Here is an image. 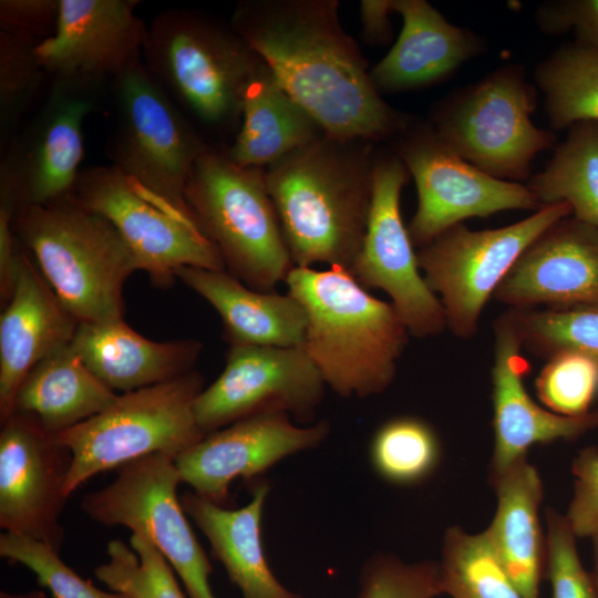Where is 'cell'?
I'll list each match as a JSON object with an SVG mask.
<instances>
[{
	"mask_svg": "<svg viewBox=\"0 0 598 598\" xmlns=\"http://www.w3.org/2000/svg\"><path fill=\"white\" fill-rule=\"evenodd\" d=\"M338 7L336 0L241 1L229 23L326 134L394 140L412 120L375 89Z\"/></svg>",
	"mask_w": 598,
	"mask_h": 598,
	"instance_id": "cell-1",
	"label": "cell"
},
{
	"mask_svg": "<svg viewBox=\"0 0 598 598\" xmlns=\"http://www.w3.org/2000/svg\"><path fill=\"white\" fill-rule=\"evenodd\" d=\"M375 144L324 133L265 168L295 267L351 271L371 208Z\"/></svg>",
	"mask_w": 598,
	"mask_h": 598,
	"instance_id": "cell-2",
	"label": "cell"
},
{
	"mask_svg": "<svg viewBox=\"0 0 598 598\" xmlns=\"http://www.w3.org/2000/svg\"><path fill=\"white\" fill-rule=\"evenodd\" d=\"M285 282L306 312L302 348L324 383L346 398L386 390L410 334L393 305L341 267L293 266Z\"/></svg>",
	"mask_w": 598,
	"mask_h": 598,
	"instance_id": "cell-3",
	"label": "cell"
},
{
	"mask_svg": "<svg viewBox=\"0 0 598 598\" xmlns=\"http://www.w3.org/2000/svg\"><path fill=\"white\" fill-rule=\"evenodd\" d=\"M12 227L58 299L80 323L123 318V287L140 268L110 221L68 196L19 208Z\"/></svg>",
	"mask_w": 598,
	"mask_h": 598,
	"instance_id": "cell-4",
	"label": "cell"
},
{
	"mask_svg": "<svg viewBox=\"0 0 598 598\" xmlns=\"http://www.w3.org/2000/svg\"><path fill=\"white\" fill-rule=\"evenodd\" d=\"M143 56L192 123L238 131L245 91L262 60L230 23L190 9L163 11L147 27Z\"/></svg>",
	"mask_w": 598,
	"mask_h": 598,
	"instance_id": "cell-5",
	"label": "cell"
},
{
	"mask_svg": "<svg viewBox=\"0 0 598 598\" xmlns=\"http://www.w3.org/2000/svg\"><path fill=\"white\" fill-rule=\"evenodd\" d=\"M185 199L226 270L247 287L275 291L292 269L265 168L235 163L209 146L196 161Z\"/></svg>",
	"mask_w": 598,
	"mask_h": 598,
	"instance_id": "cell-6",
	"label": "cell"
},
{
	"mask_svg": "<svg viewBox=\"0 0 598 598\" xmlns=\"http://www.w3.org/2000/svg\"><path fill=\"white\" fill-rule=\"evenodd\" d=\"M204 378L192 370L176 379L122 393L104 411L55 434L72 454L68 497L101 472L164 454L176 460L198 443L194 404Z\"/></svg>",
	"mask_w": 598,
	"mask_h": 598,
	"instance_id": "cell-7",
	"label": "cell"
},
{
	"mask_svg": "<svg viewBox=\"0 0 598 598\" xmlns=\"http://www.w3.org/2000/svg\"><path fill=\"white\" fill-rule=\"evenodd\" d=\"M536 86L523 66L503 65L440 101L429 121L461 158L503 181L530 178L535 156L556 146V133L536 126Z\"/></svg>",
	"mask_w": 598,
	"mask_h": 598,
	"instance_id": "cell-8",
	"label": "cell"
},
{
	"mask_svg": "<svg viewBox=\"0 0 598 598\" xmlns=\"http://www.w3.org/2000/svg\"><path fill=\"white\" fill-rule=\"evenodd\" d=\"M113 166L193 218L185 199L190 172L209 145L141 60L109 84ZM194 219V218H193Z\"/></svg>",
	"mask_w": 598,
	"mask_h": 598,
	"instance_id": "cell-9",
	"label": "cell"
},
{
	"mask_svg": "<svg viewBox=\"0 0 598 598\" xmlns=\"http://www.w3.org/2000/svg\"><path fill=\"white\" fill-rule=\"evenodd\" d=\"M109 84L50 78L37 110L1 148L0 204L14 213L68 197L80 175L85 118L103 109Z\"/></svg>",
	"mask_w": 598,
	"mask_h": 598,
	"instance_id": "cell-10",
	"label": "cell"
},
{
	"mask_svg": "<svg viewBox=\"0 0 598 598\" xmlns=\"http://www.w3.org/2000/svg\"><path fill=\"white\" fill-rule=\"evenodd\" d=\"M570 215V205L563 202L495 229L472 230L458 224L419 248V267L443 306L447 329L457 338H473L486 302L523 251Z\"/></svg>",
	"mask_w": 598,
	"mask_h": 598,
	"instance_id": "cell-11",
	"label": "cell"
},
{
	"mask_svg": "<svg viewBox=\"0 0 598 598\" xmlns=\"http://www.w3.org/2000/svg\"><path fill=\"white\" fill-rule=\"evenodd\" d=\"M69 196L110 221L156 286H171L182 267L226 270L217 248L193 218L113 165L81 169Z\"/></svg>",
	"mask_w": 598,
	"mask_h": 598,
	"instance_id": "cell-12",
	"label": "cell"
},
{
	"mask_svg": "<svg viewBox=\"0 0 598 598\" xmlns=\"http://www.w3.org/2000/svg\"><path fill=\"white\" fill-rule=\"evenodd\" d=\"M182 483L175 460L152 454L117 468L105 487L90 492L81 508L105 526H125L150 542L179 576L189 598H216L212 564L177 496Z\"/></svg>",
	"mask_w": 598,
	"mask_h": 598,
	"instance_id": "cell-13",
	"label": "cell"
},
{
	"mask_svg": "<svg viewBox=\"0 0 598 598\" xmlns=\"http://www.w3.org/2000/svg\"><path fill=\"white\" fill-rule=\"evenodd\" d=\"M393 141L417 190L416 212L408 225L414 247L425 246L468 218L543 207L526 185L495 178L461 158L429 121L412 120Z\"/></svg>",
	"mask_w": 598,
	"mask_h": 598,
	"instance_id": "cell-14",
	"label": "cell"
},
{
	"mask_svg": "<svg viewBox=\"0 0 598 598\" xmlns=\"http://www.w3.org/2000/svg\"><path fill=\"white\" fill-rule=\"evenodd\" d=\"M410 176L393 148L375 151L367 230L350 272L362 287L389 295L410 334L435 337L447 329L445 312L420 272L400 209L401 192Z\"/></svg>",
	"mask_w": 598,
	"mask_h": 598,
	"instance_id": "cell-15",
	"label": "cell"
},
{
	"mask_svg": "<svg viewBox=\"0 0 598 598\" xmlns=\"http://www.w3.org/2000/svg\"><path fill=\"white\" fill-rule=\"evenodd\" d=\"M324 385L302 347L233 344L223 372L196 398L195 419L205 435L261 413L310 423Z\"/></svg>",
	"mask_w": 598,
	"mask_h": 598,
	"instance_id": "cell-16",
	"label": "cell"
},
{
	"mask_svg": "<svg viewBox=\"0 0 598 598\" xmlns=\"http://www.w3.org/2000/svg\"><path fill=\"white\" fill-rule=\"evenodd\" d=\"M71 463V451L33 415L16 411L1 422V528L60 551Z\"/></svg>",
	"mask_w": 598,
	"mask_h": 598,
	"instance_id": "cell-17",
	"label": "cell"
},
{
	"mask_svg": "<svg viewBox=\"0 0 598 598\" xmlns=\"http://www.w3.org/2000/svg\"><path fill=\"white\" fill-rule=\"evenodd\" d=\"M328 433L324 421L298 426L286 413H261L206 434L175 464L182 483L224 506L234 480L259 476L285 457L316 447Z\"/></svg>",
	"mask_w": 598,
	"mask_h": 598,
	"instance_id": "cell-18",
	"label": "cell"
},
{
	"mask_svg": "<svg viewBox=\"0 0 598 598\" xmlns=\"http://www.w3.org/2000/svg\"><path fill=\"white\" fill-rule=\"evenodd\" d=\"M135 0H60L55 31L35 45L50 78L109 84L141 61L147 25Z\"/></svg>",
	"mask_w": 598,
	"mask_h": 598,
	"instance_id": "cell-19",
	"label": "cell"
},
{
	"mask_svg": "<svg viewBox=\"0 0 598 598\" xmlns=\"http://www.w3.org/2000/svg\"><path fill=\"white\" fill-rule=\"evenodd\" d=\"M493 298L514 309L598 307V227L573 215L545 229Z\"/></svg>",
	"mask_w": 598,
	"mask_h": 598,
	"instance_id": "cell-20",
	"label": "cell"
},
{
	"mask_svg": "<svg viewBox=\"0 0 598 598\" xmlns=\"http://www.w3.org/2000/svg\"><path fill=\"white\" fill-rule=\"evenodd\" d=\"M493 330L494 448L491 473H498L527 457L535 445L573 441L598 430V409L578 416H565L536 403L524 384L530 364L522 354L520 339L506 311L496 318Z\"/></svg>",
	"mask_w": 598,
	"mask_h": 598,
	"instance_id": "cell-21",
	"label": "cell"
},
{
	"mask_svg": "<svg viewBox=\"0 0 598 598\" xmlns=\"http://www.w3.org/2000/svg\"><path fill=\"white\" fill-rule=\"evenodd\" d=\"M2 310L1 422L13 414L16 395L27 374L45 357L70 344L80 323L58 299L23 246L14 291Z\"/></svg>",
	"mask_w": 598,
	"mask_h": 598,
	"instance_id": "cell-22",
	"label": "cell"
},
{
	"mask_svg": "<svg viewBox=\"0 0 598 598\" xmlns=\"http://www.w3.org/2000/svg\"><path fill=\"white\" fill-rule=\"evenodd\" d=\"M402 17V30L388 54L370 70L381 93L434 85L485 49L471 30L450 23L425 0H392Z\"/></svg>",
	"mask_w": 598,
	"mask_h": 598,
	"instance_id": "cell-23",
	"label": "cell"
},
{
	"mask_svg": "<svg viewBox=\"0 0 598 598\" xmlns=\"http://www.w3.org/2000/svg\"><path fill=\"white\" fill-rule=\"evenodd\" d=\"M71 346L93 374L114 392L123 393L192 371L203 348L193 339L150 340L123 318L79 323Z\"/></svg>",
	"mask_w": 598,
	"mask_h": 598,
	"instance_id": "cell-24",
	"label": "cell"
},
{
	"mask_svg": "<svg viewBox=\"0 0 598 598\" xmlns=\"http://www.w3.org/2000/svg\"><path fill=\"white\" fill-rule=\"evenodd\" d=\"M176 278L219 313L229 346H303L306 312L289 293L251 289L227 270L182 267Z\"/></svg>",
	"mask_w": 598,
	"mask_h": 598,
	"instance_id": "cell-25",
	"label": "cell"
},
{
	"mask_svg": "<svg viewBox=\"0 0 598 598\" xmlns=\"http://www.w3.org/2000/svg\"><path fill=\"white\" fill-rule=\"evenodd\" d=\"M497 506L484 530L503 567L524 598H540L545 533L539 509L544 487L537 468L522 458L489 473Z\"/></svg>",
	"mask_w": 598,
	"mask_h": 598,
	"instance_id": "cell-26",
	"label": "cell"
},
{
	"mask_svg": "<svg viewBox=\"0 0 598 598\" xmlns=\"http://www.w3.org/2000/svg\"><path fill=\"white\" fill-rule=\"evenodd\" d=\"M269 485L260 482L250 502L229 509L195 492H185L182 506L208 539L214 556L223 564L243 598H300L272 574L262 546L261 518Z\"/></svg>",
	"mask_w": 598,
	"mask_h": 598,
	"instance_id": "cell-27",
	"label": "cell"
},
{
	"mask_svg": "<svg viewBox=\"0 0 598 598\" xmlns=\"http://www.w3.org/2000/svg\"><path fill=\"white\" fill-rule=\"evenodd\" d=\"M323 134L262 61L245 91L240 125L227 153L241 166L266 168Z\"/></svg>",
	"mask_w": 598,
	"mask_h": 598,
	"instance_id": "cell-28",
	"label": "cell"
},
{
	"mask_svg": "<svg viewBox=\"0 0 598 598\" xmlns=\"http://www.w3.org/2000/svg\"><path fill=\"white\" fill-rule=\"evenodd\" d=\"M117 396L87 369L70 343L27 374L16 395L14 412L33 415L56 434L104 411Z\"/></svg>",
	"mask_w": 598,
	"mask_h": 598,
	"instance_id": "cell-29",
	"label": "cell"
},
{
	"mask_svg": "<svg viewBox=\"0 0 598 598\" xmlns=\"http://www.w3.org/2000/svg\"><path fill=\"white\" fill-rule=\"evenodd\" d=\"M525 185L542 206L566 202L575 218L598 227V121L571 125L546 167Z\"/></svg>",
	"mask_w": 598,
	"mask_h": 598,
	"instance_id": "cell-30",
	"label": "cell"
},
{
	"mask_svg": "<svg viewBox=\"0 0 598 598\" xmlns=\"http://www.w3.org/2000/svg\"><path fill=\"white\" fill-rule=\"evenodd\" d=\"M550 130L598 121V52L575 41L557 48L535 70Z\"/></svg>",
	"mask_w": 598,
	"mask_h": 598,
	"instance_id": "cell-31",
	"label": "cell"
},
{
	"mask_svg": "<svg viewBox=\"0 0 598 598\" xmlns=\"http://www.w3.org/2000/svg\"><path fill=\"white\" fill-rule=\"evenodd\" d=\"M369 458L385 482L413 486L430 478L442 460V443L425 420L400 415L382 423L371 437Z\"/></svg>",
	"mask_w": 598,
	"mask_h": 598,
	"instance_id": "cell-32",
	"label": "cell"
},
{
	"mask_svg": "<svg viewBox=\"0 0 598 598\" xmlns=\"http://www.w3.org/2000/svg\"><path fill=\"white\" fill-rule=\"evenodd\" d=\"M439 566L443 594L452 598H524L484 530L446 529Z\"/></svg>",
	"mask_w": 598,
	"mask_h": 598,
	"instance_id": "cell-33",
	"label": "cell"
},
{
	"mask_svg": "<svg viewBox=\"0 0 598 598\" xmlns=\"http://www.w3.org/2000/svg\"><path fill=\"white\" fill-rule=\"evenodd\" d=\"M522 347L548 360L557 353H581L598 364V307L568 309L509 308Z\"/></svg>",
	"mask_w": 598,
	"mask_h": 598,
	"instance_id": "cell-34",
	"label": "cell"
},
{
	"mask_svg": "<svg viewBox=\"0 0 598 598\" xmlns=\"http://www.w3.org/2000/svg\"><path fill=\"white\" fill-rule=\"evenodd\" d=\"M106 551L109 560L94 575L111 591L125 598H185L172 566L142 536L132 534L130 546L112 539Z\"/></svg>",
	"mask_w": 598,
	"mask_h": 598,
	"instance_id": "cell-35",
	"label": "cell"
},
{
	"mask_svg": "<svg viewBox=\"0 0 598 598\" xmlns=\"http://www.w3.org/2000/svg\"><path fill=\"white\" fill-rule=\"evenodd\" d=\"M40 41L0 32V145L3 148L19 132L50 79L35 45Z\"/></svg>",
	"mask_w": 598,
	"mask_h": 598,
	"instance_id": "cell-36",
	"label": "cell"
},
{
	"mask_svg": "<svg viewBox=\"0 0 598 598\" xmlns=\"http://www.w3.org/2000/svg\"><path fill=\"white\" fill-rule=\"evenodd\" d=\"M535 390L545 408L554 413L586 414L598 394V364L578 352L557 353L537 375Z\"/></svg>",
	"mask_w": 598,
	"mask_h": 598,
	"instance_id": "cell-37",
	"label": "cell"
},
{
	"mask_svg": "<svg viewBox=\"0 0 598 598\" xmlns=\"http://www.w3.org/2000/svg\"><path fill=\"white\" fill-rule=\"evenodd\" d=\"M0 556L29 568L53 598H125L95 587L69 567L60 551L35 539L4 532Z\"/></svg>",
	"mask_w": 598,
	"mask_h": 598,
	"instance_id": "cell-38",
	"label": "cell"
},
{
	"mask_svg": "<svg viewBox=\"0 0 598 598\" xmlns=\"http://www.w3.org/2000/svg\"><path fill=\"white\" fill-rule=\"evenodd\" d=\"M442 594L439 563H404L378 554L362 568L358 598H434Z\"/></svg>",
	"mask_w": 598,
	"mask_h": 598,
	"instance_id": "cell-39",
	"label": "cell"
},
{
	"mask_svg": "<svg viewBox=\"0 0 598 598\" xmlns=\"http://www.w3.org/2000/svg\"><path fill=\"white\" fill-rule=\"evenodd\" d=\"M545 522V574L551 598H598V588L591 573L581 564L578 537L566 515L547 508Z\"/></svg>",
	"mask_w": 598,
	"mask_h": 598,
	"instance_id": "cell-40",
	"label": "cell"
},
{
	"mask_svg": "<svg viewBox=\"0 0 598 598\" xmlns=\"http://www.w3.org/2000/svg\"><path fill=\"white\" fill-rule=\"evenodd\" d=\"M574 493L565 514L577 537L598 532V447L582 448L571 463Z\"/></svg>",
	"mask_w": 598,
	"mask_h": 598,
	"instance_id": "cell-41",
	"label": "cell"
},
{
	"mask_svg": "<svg viewBox=\"0 0 598 598\" xmlns=\"http://www.w3.org/2000/svg\"><path fill=\"white\" fill-rule=\"evenodd\" d=\"M535 17L543 32L573 31L575 41L598 52V0L549 1L537 9Z\"/></svg>",
	"mask_w": 598,
	"mask_h": 598,
	"instance_id": "cell-42",
	"label": "cell"
},
{
	"mask_svg": "<svg viewBox=\"0 0 598 598\" xmlns=\"http://www.w3.org/2000/svg\"><path fill=\"white\" fill-rule=\"evenodd\" d=\"M60 0H1V31L42 41L56 28Z\"/></svg>",
	"mask_w": 598,
	"mask_h": 598,
	"instance_id": "cell-43",
	"label": "cell"
},
{
	"mask_svg": "<svg viewBox=\"0 0 598 598\" xmlns=\"http://www.w3.org/2000/svg\"><path fill=\"white\" fill-rule=\"evenodd\" d=\"M12 209L0 204V298L2 309L13 295L22 249L12 227Z\"/></svg>",
	"mask_w": 598,
	"mask_h": 598,
	"instance_id": "cell-44",
	"label": "cell"
},
{
	"mask_svg": "<svg viewBox=\"0 0 598 598\" xmlns=\"http://www.w3.org/2000/svg\"><path fill=\"white\" fill-rule=\"evenodd\" d=\"M391 12H394L392 0H362L360 2L362 33L367 42L385 44L391 40Z\"/></svg>",
	"mask_w": 598,
	"mask_h": 598,
	"instance_id": "cell-45",
	"label": "cell"
},
{
	"mask_svg": "<svg viewBox=\"0 0 598 598\" xmlns=\"http://www.w3.org/2000/svg\"><path fill=\"white\" fill-rule=\"evenodd\" d=\"M0 598H48L45 592L38 589H32L24 592H9L2 590L0 592Z\"/></svg>",
	"mask_w": 598,
	"mask_h": 598,
	"instance_id": "cell-46",
	"label": "cell"
},
{
	"mask_svg": "<svg viewBox=\"0 0 598 598\" xmlns=\"http://www.w3.org/2000/svg\"><path fill=\"white\" fill-rule=\"evenodd\" d=\"M592 543V556H594V567H592V578L598 588V532H596L591 537Z\"/></svg>",
	"mask_w": 598,
	"mask_h": 598,
	"instance_id": "cell-47",
	"label": "cell"
}]
</instances>
